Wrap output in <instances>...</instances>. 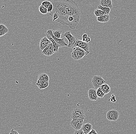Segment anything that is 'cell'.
<instances>
[{
  "label": "cell",
  "instance_id": "1",
  "mask_svg": "<svg viewBox=\"0 0 136 134\" xmlns=\"http://www.w3.org/2000/svg\"><path fill=\"white\" fill-rule=\"evenodd\" d=\"M53 5V9L51 12L49 13L50 16L55 12H56L58 15V18L56 22H59L62 25H66L68 26V18L65 0H54L52 2Z\"/></svg>",
  "mask_w": 136,
  "mask_h": 134
},
{
  "label": "cell",
  "instance_id": "2",
  "mask_svg": "<svg viewBox=\"0 0 136 134\" xmlns=\"http://www.w3.org/2000/svg\"><path fill=\"white\" fill-rule=\"evenodd\" d=\"M65 6L67 15L80 20L81 13L77 3L73 0H65Z\"/></svg>",
  "mask_w": 136,
  "mask_h": 134
},
{
  "label": "cell",
  "instance_id": "3",
  "mask_svg": "<svg viewBox=\"0 0 136 134\" xmlns=\"http://www.w3.org/2000/svg\"><path fill=\"white\" fill-rule=\"evenodd\" d=\"M86 52L82 48L78 46L73 48L71 53L72 58L76 60L82 59L86 55H87Z\"/></svg>",
  "mask_w": 136,
  "mask_h": 134
},
{
  "label": "cell",
  "instance_id": "4",
  "mask_svg": "<svg viewBox=\"0 0 136 134\" xmlns=\"http://www.w3.org/2000/svg\"><path fill=\"white\" fill-rule=\"evenodd\" d=\"M85 118L79 119H74L70 123V125L75 130H79L82 128L84 124Z\"/></svg>",
  "mask_w": 136,
  "mask_h": 134
},
{
  "label": "cell",
  "instance_id": "5",
  "mask_svg": "<svg viewBox=\"0 0 136 134\" xmlns=\"http://www.w3.org/2000/svg\"><path fill=\"white\" fill-rule=\"evenodd\" d=\"M106 82L105 80L100 76L95 75L92 78V84L96 90L101 86L102 85L105 84Z\"/></svg>",
  "mask_w": 136,
  "mask_h": 134
},
{
  "label": "cell",
  "instance_id": "6",
  "mask_svg": "<svg viewBox=\"0 0 136 134\" xmlns=\"http://www.w3.org/2000/svg\"><path fill=\"white\" fill-rule=\"evenodd\" d=\"M71 117L72 119L85 118L84 110L78 108L74 109L72 111Z\"/></svg>",
  "mask_w": 136,
  "mask_h": 134
},
{
  "label": "cell",
  "instance_id": "7",
  "mask_svg": "<svg viewBox=\"0 0 136 134\" xmlns=\"http://www.w3.org/2000/svg\"><path fill=\"white\" fill-rule=\"evenodd\" d=\"M64 36L66 38L68 41V48H74V45L76 42V38L72 35L70 31H67L64 34Z\"/></svg>",
  "mask_w": 136,
  "mask_h": 134
},
{
  "label": "cell",
  "instance_id": "8",
  "mask_svg": "<svg viewBox=\"0 0 136 134\" xmlns=\"http://www.w3.org/2000/svg\"><path fill=\"white\" fill-rule=\"evenodd\" d=\"M119 117V113L116 110L109 111L106 114L107 119L110 121H115L118 120Z\"/></svg>",
  "mask_w": 136,
  "mask_h": 134
},
{
  "label": "cell",
  "instance_id": "9",
  "mask_svg": "<svg viewBox=\"0 0 136 134\" xmlns=\"http://www.w3.org/2000/svg\"><path fill=\"white\" fill-rule=\"evenodd\" d=\"M76 46L80 47L84 50L87 54H89L90 53L89 50V46L88 43H87L86 42H84L82 40H78V39H76V42L74 45V48Z\"/></svg>",
  "mask_w": 136,
  "mask_h": 134
},
{
  "label": "cell",
  "instance_id": "10",
  "mask_svg": "<svg viewBox=\"0 0 136 134\" xmlns=\"http://www.w3.org/2000/svg\"><path fill=\"white\" fill-rule=\"evenodd\" d=\"M46 33L50 35L54 39V40L59 45L60 47L62 48V47H64V46H68V44H67L65 42V39L64 38H57L55 37L54 35H53V31L52 30H49L47 31Z\"/></svg>",
  "mask_w": 136,
  "mask_h": 134
},
{
  "label": "cell",
  "instance_id": "11",
  "mask_svg": "<svg viewBox=\"0 0 136 134\" xmlns=\"http://www.w3.org/2000/svg\"><path fill=\"white\" fill-rule=\"evenodd\" d=\"M42 53L48 56H52L55 53L53 50V45L52 42L46 46V48L42 51Z\"/></svg>",
  "mask_w": 136,
  "mask_h": 134
},
{
  "label": "cell",
  "instance_id": "12",
  "mask_svg": "<svg viewBox=\"0 0 136 134\" xmlns=\"http://www.w3.org/2000/svg\"><path fill=\"white\" fill-rule=\"evenodd\" d=\"M88 97L90 100L92 101H96L98 99V95L97 94L96 90L91 89L88 90Z\"/></svg>",
  "mask_w": 136,
  "mask_h": 134
},
{
  "label": "cell",
  "instance_id": "13",
  "mask_svg": "<svg viewBox=\"0 0 136 134\" xmlns=\"http://www.w3.org/2000/svg\"><path fill=\"white\" fill-rule=\"evenodd\" d=\"M52 42L47 37H43L41 40L40 43V48L42 51L46 46Z\"/></svg>",
  "mask_w": 136,
  "mask_h": 134
},
{
  "label": "cell",
  "instance_id": "14",
  "mask_svg": "<svg viewBox=\"0 0 136 134\" xmlns=\"http://www.w3.org/2000/svg\"><path fill=\"white\" fill-rule=\"evenodd\" d=\"M46 37L52 43L54 52L55 53L58 52V50H59V48H60L59 45H58V43L55 41L54 40V39L50 35L46 33Z\"/></svg>",
  "mask_w": 136,
  "mask_h": 134
},
{
  "label": "cell",
  "instance_id": "15",
  "mask_svg": "<svg viewBox=\"0 0 136 134\" xmlns=\"http://www.w3.org/2000/svg\"><path fill=\"white\" fill-rule=\"evenodd\" d=\"M100 5L104 7L110 8L111 9L113 7L112 0H101Z\"/></svg>",
  "mask_w": 136,
  "mask_h": 134
},
{
  "label": "cell",
  "instance_id": "16",
  "mask_svg": "<svg viewBox=\"0 0 136 134\" xmlns=\"http://www.w3.org/2000/svg\"><path fill=\"white\" fill-rule=\"evenodd\" d=\"M82 129L84 131L85 134H88L92 129V125L90 123H86L83 124Z\"/></svg>",
  "mask_w": 136,
  "mask_h": 134
},
{
  "label": "cell",
  "instance_id": "17",
  "mask_svg": "<svg viewBox=\"0 0 136 134\" xmlns=\"http://www.w3.org/2000/svg\"><path fill=\"white\" fill-rule=\"evenodd\" d=\"M102 90L103 91L105 94L109 93L111 91V88L110 86L108 84H104L101 86Z\"/></svg>",
  "mask_w": 136,
  "mask_h": 134
},
{
  "label": "cell",
  "instance_id": "18",
  "mask_svg": "<svg viewBox=\"0 0 136 134\" xmlns=\"http://www.w3.org/2000/svg\"><path fill=\"white\" fill-rule=\"evenodd\" d=\"M38 80L45 81H49V77L47 74L42 73L39 75Z\"/></svg>",
  "mask_w": 136,
  "mask_h": 134
},
{
  "label": "cell",
  "instance_id": "19",
  "mask_svg": "<svg viewBox=\"0 0 136 134\" xmlns=\"http://www.w3.org/2000/svg\"><path fill=\"white\" fill-rule=\"evenodd\" d=\"M94 14L96 17H98L103 16L105 14V13L101 9L97 8V9H95L94 11Z\"/></svg>",
  "mask_w": 136,
  "mask_h": 134
},
{
  "label": "cell",
  "instance_id": "20",
  "mask_svg": "<svg viewBox=\"0 0 136 134\" xmlns=\"http://www.w3.org/2000/svg\"><path fill=\"white\" fill-rule=\"evenodd\" d=\"M98 8L101 9L104 12L105 14H109L111 11V9L108 7H104L102 6L100 4L98 6Z\"/></svg>",
  "mask_w": 136,
  "mask_h": 134
},
{
  "label": "cell",
  "instance_id": "21",
  "mask_svg": "<svg viewBox=\"0 0 136 134\" xmlns=\"http://www.w3.org/2000/svg\"><path fill=\"white\" fill-rule=\"evenodd\" d=\"M53 33L55 37L60 38L61 36L62 33V31L60 29L53 31Z\"/></svg>",
  "mask_w": 136,
  "mask_h": 134
},
{
  "label": "cell",
  "instance_id": "22",
  "mask_svg": "<svg viewBox=\"0 0 136 134\" xmlns=\"http://www.w3.org/2000/svg\"><path fill=\"white\" fill-rule=\"evenodd\" d=\"M97 94L98 95V97L99 98H102L104 97V96H105V94H104L103 91L102 90V89L101 87H99L96 90Z\"/></svg>",
  "mask_w": 136,
  "mask_h": 134
},
{
  "label": "cell",
  "instance_id": "23",
  "mask_svg": "<svg viewBox=\"0 0 136 134\" xmlns=\"http://www.w3.org/2000/svg\"><path fill=\"white\" fill-rule=\"evenodd\" d=\"M39 11L41 13L43 14H46L48 13V9L46 8L44 6L42 5H41L39 7Z\"/></svg>",
  "mask_w": 136,
  "mask_h": 134
},
{
  "label": "cell",
  "instance_id": "24",
  "mask_svg": "<svg viewBox=\"0 0 136 134\" xmlns=\"http://www.w3.org/2000/svg\"><path fill=\"white\" fill-rule=\"evenodd\" d=\"M0 31H3L5 33H7L8 32V29L7 28L4 24H0Z\"/></svg>",
  "mask_w": 136,
  "mask_h": 134
},
{
  "label": "cell",
  "instance_id": "25",
  "mask_svg": "<svg viewBox=\"0 0 136 134\" xmlns=\"http://www.w3.org/2000/svg\"><path fill=\"white\" fill-rule=\"evenodd\" d=\"M97 21L99 22H102V23H105L106 22V20L104 15L101 16L97 17Z\"/></svg>",
  "mask_w": 136,
  "mask_h": 134
},
{
  "label": "cell",
  "instance_id": "26",
  "mask_svg": "<svg viewBox=\"0 0 136 134\" xmlns=\"http://www.w3.org/2000/svg\"><path fill=\"white\" fill-rule=\"evenodd\" d=\"M51 4H52V2H50V1H44L42 2V5H43L46 8H47L48 9L49 5Z\"/></svg>",
  "mask_w": 136,
  "mask_h": 134
},
{
  "label": "cell",
  "instance_id": "27",
  "mask_svg": "<svg viewBox=\"0 0 136 134\" xmlns=\"http://www.w3.org/2000/svg\"><path fill=\"white\" fill-rule=\"evenodd\" d=\"M49 81H43L42 86V89L46 88L49 86Z\"/></svg>",
  "mask_w": 136,
  "mask_h": 134
},
{
  "label": "cell",
  "instance_id": "28",
  "mask_svg": "<svg viewBox=\"0 0 136 134\" xmlns=\"http://www.w3.org/2000/svg\"><path fill=\"white\" fill-rule=\"evenodd\" d=\"M51 16L52 17L53 21H55L58 18V15L56 12H55L51 15Z\"/></svg>",
  "mask_w": 136,
  "mask_h": 134
},
{
  "label": "cell",
  "instance_id": "29",
  "mask_svg": "<svg viewBox=\"0 0 136 134\" xmlns=\"http://www.w3.org/2000/svg\"><path fill=\"white\" fill-rule=\"evenodd\" d=\"M74 134H85L84 131L82 128L79 130H75L74 133Z\"/></svg>",
  "mask_w": 136,
  "mask_h": 134
},
{
  "label": "cell",
  "instance_id": "30",
  "mask_svg": "<svg viewBox=\"0 0 136 134\" xmlns=\"http://www.w3.org/2000/svg\"><path fill=\"white\" fill-rule=\"evenodd\" d=\"M109 100H110L111 102H112L113 103H115V102H116V100L115 96H114L113 94L111 95L110 98V99Z\"/></svg>",
  "mask_w": 136,
  "mask_h": 134
},
{
  "label": "cell",
  "instance_id": "31",
  "mask_svg": "<svg viewBox=\"0 0 136 134\" xmlns=\"http://www.w3.org/2000/svg\"><path fill=\"white\" fill-rule=\"evenodd\" d=\"M105 20H106V22H108L109 21L110 19V16L109 14H104V15Z\"/></svg>",
  "mask_w": 136,
  "mask_h": 134
},
{
  "label": "cell",
  "instance_id": "32",
  "mask_svg": "<svg viewBox=\"0 0 136 134\" xmlns=\"http://www.w3.org/2000/svg\"><path fill=\"white\" fill-rule=\"evenodd\" d=\"M53 9V5L52 4H50L49 5V7L48 8V13H50V12H51L52 11Z\"/></svg>",
  "mask_w": 136,
  "mask_h": 134
},
{
  "label": "cell",
  "instance_id": "33",
  "mask_svg": "<svg viewBox=\"0 0 136 134\" xmlns=\"http://www.w3.org/2000/svg\"><path fill=\"white\" fill-rule=\"evenodd\" d=\"M10 134H19V133L18 132V131H17L15 130H14V129H12V130H11L10 132Z\"/></svg>",
  "mask_w": 136,
  "mask_h": 134
},
{
  "label": "cell",
  "instance_id": "34",
  "mask_svg": "<svg viewBox=\"0 0 136 134\" xmlns=\"http://www.w3.org/2000/svg\"><path fill=\"white\" fill-rule=\"evenodd\" d=\"M87 34H84L83 35H82V41H84V42H86V39L87 38Z\"/></svg>",
  "mask_w": 136,
  "mask_h": 134
},
{
  "label": "cell",
  "instance_id": "35",
  "mask_svg": "<svg viewBox=\"0 0 136 134\" xmlns=\"http://www.w3.org/2000/svg\"><path fill=\"white\" fill-rule=\"evenodd\" d=\"M97 134L98 133L96 132V131L95 130L93 129V128L92 129V130H91L90 132L89 133V134Z\"/></svg>",
  "mask_w": 136,
  "mask_h": 134
},
{
  "label": "cell",
  "instance_id": "36",
  "mask_svg": "<svg viewBox=\"0 0 136 134\" xmlns=\"http://www.w3.org/2000/svg\"><path fill=\"white\" fill-rule=\"evenodd\" d=\"M6 34V33L4 32L3 31H0V37H1L2 36H4L5 34Z\"/></svg>",
  "mask_w": 136,
  "mask_h": 134
},
{
  "label": "cell",
  "instance_id": "37",
  "mask_svg": "<svg viewBox=\"0 0 136 134\" xmlns=\"http://www.w3.org/2000/svg\"><path fill=\"white\" fill-rule=\"evenodd\" d=\"M91 41V38H90L89 37H87L86 39V42L87 43H89Z\"/></svg>",
  "mask_w": 136,
  "mask_h": 134
}]
</instances>
